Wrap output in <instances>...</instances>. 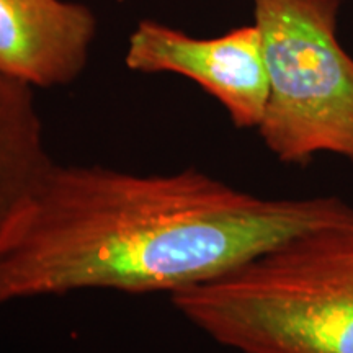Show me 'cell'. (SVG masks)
<instances>
[{
	"mask_svg": "<svg viewBox=\"0 0 353 353\" xmlns=\"http://www.w3.org/2000/svg\"><path fill=\"white\" fill-rule=\"evenodd\" d=\"M353 228L337 196L262 198L205 172H39L0 236V307L87 290L179 293L304 234Z\"/></svg>",
	"mask_w": 353,
	"mask_h": 353,
	"instance_id": "6da1fadb",
	"label": "cell"
},
{
	"mask_svg": "<svg viewBox=\"0 0 353 353\" xmlns=\"http://www.w3.org/2000/svg\"><path fill=\"white\" fill-rule=\"evenodd\" d=\"M170 299L241 353H353V228L294 237Z\"/></svg>",
	"mask_w": 353,
	"mask_h": 353,
	"instance_id": "7a4b0ae2",
	"label": "cell"
},
{
	"mask_svg": "<svg viewBox=\"0 0 353 353\" xmlns=\"http://www.w3.org/2000/svg\"><path fill=\"white\" fill-rule=\"evenodd\" d=\"M342 0H254L268 97L257 132L278 161L353 164V57L337 37Z\"/></svg>",
	"mask_w": 353,
	"mask_h": 353,
	"instance_id": "3957f363",
	"label": "cell"
},
{
	"mask_svg": "<svg viewBox=\"0 0 353 353\" xmlns=\"http://www.w3.org/2000/svg\"><path fill=\"white\" fill-rule=\"evenodd\" d=\"M125 64L139 74H175L190 79L218 100L239 130H257L268 97L262 38L252 25L214 38L143 20L128 38Z\"/></svg>",
	"mask_w": 353,
	"mask_h": 353,
	"instance_id": "277c9868",
	"label": "cell"
},
{
	"mask_svg": "<svg viewBox=\"0 0 353 353\" xmlns=\"http://www.w3.org/2000/svg\"><path fill=\"white\" fill-rule=\"evenodd\" d=\"M97 19L70 0H0V74L37 88L64 87L85 70Z\"/></svg>",
	"mask_w": 353,
	"mask_h": 353,
	"instance_id": "5b68a950",
	"label": "cell"
},
{
	"mask_svg": "<svg viewBox=\"0 0 353 353\" xmlns=\"http://www.w3.org/2000/svg\"><path fill=\"white\" fill-rule=\"evenodd\" d=\"M51 161L34 88L0 74V236Z\"/></svg>",
	"mask_w": 353,
	"mask_h": 353,
	"instance_id": "8992f818",
	"label": "cell"
},
{
	"mask_svg": "<svg viewBox=\"0 0 353 353\" xmlns=\"http://www.w3.org/2000/svg\"><path fill=\"white\" fill-rule=\"evenodd\" d=\"M342 2H343V0H342Z\"/></svg>",
	"mask_w": 353,
	"mask_h": 353,
	"instance_id": "52a82bcc",
	"label": "cell"
}]
</instances>
